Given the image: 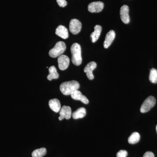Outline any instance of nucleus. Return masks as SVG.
<instances>
[{
	"instance_id": "nucleus-13",
	"label": "nucleus",
	"mask_w": 157,
	"mask_h": 157,
	"mask_svg": "<svg viewBox=\"0 0 157 157\" xmlns=\"http://www.w3.org/2000/svg\"><path fill=\"white\" fill-rule=\"evenodd\" d=\"M56 34L63 39H67L69 37V33L67 29L64 26L59 25L56 30Z\"/></svg>"
},
{
	"instance_id": "nucleus-2",
	"label": "nucleus",
	"mask_w": 157,
	"mask_h": 157,
	"mask_svg": "<svg viewBox=\"0 0 157 157\" xmlns=\"http://www.w3.org/2000/svg\"><path fill=\"white\" fill-rule=\"evenodd\" d=\"M71 52L72 55V62L73 64L76 66L81 65L82 62V58L80 45L77 43L73 44L71 46Z\"/></svg>"
},
{
	"instance_id": "nucleus-6",
	"label": "nucleus",
	"mask_w": 157,
	"mask_h": 157,
	"mask_svg": "<svg viewBox=\"0 0 157 157\" xmlns=\"http://www.w3.org/2000/svg\"><path fill=\"white\" fill-rule=\"evenodd\" d=\"M58 63L59 69L61 70H64L67 69L70 65V60L69 58L64 55H61L59 56Z\"/></svg>"
},
{
	"instance_id": "nucleus-4",
	"label": "nucleus",
	"mask_w": 157,
	"mask_h": 157,
	"mask_svg": "<svg viewBox=\"0 0 157 157\" xmlns=\"http://www.w3.org/2000/svg\"><path fill=\"white\" fill-rule=\"evenodd\" d=\"M156 104V99L153 96H149L144 101L140 107V111L142 113H145L149 111Z\"/></svg>"
},
{
	"instance_id": "nucleus-24",
	"label": "nucleus",
	"mask_w": 157,
	"mask_h": 157,
	"mask_svg": "<svg viewBox=\"0 0 157 157\" xmlns=\"http://www.w3.org/2000/svg\"><path fill=\"white\" fill-rule=\"evenodd\" d=\"M156 132H157V126H156Z\"/></svg>"
},
{
	"instance_id": "nucleus-9",
	"label": "nucleus",
	"mask_w": 157,
	"mask_h": 157,
	"mask_svg": "<svg viewBox=\"0 0 157 157\" xmlns=\"http://www.w3.org/2000/svg\"><path fill=\"white\" fill-rule=\"evenodd\" d=\"M97 67V63L95 62H91L87 64L84 69V72L86 73L88 78L90 80H92L94 78L93 74V70H95Z\"/></svg>"
},
{
	"instance_id": "nucleus-5",
	"label": "nucleus",
	"mask_w": 157,
	"mask_h": 157,
	"mask_svg": "<svg viewBox=\"0 0 157 157\" xmlns=\"http://www.w3.org/2000/svg\"><path fill=\"white\" fill-rule=\"evenodd\" d=\"M81 23L78 19H73L70 21L69 29L70 32L74 35L78 34L81 31Z\"/></svg>"
},
{
	"instance_id": "nucleus-23",
	"label": "nucleus",
	"mask_w": 157,
	"mask_h": 157,
	"mask_svg": "<svg viewBox=\"0 0 157 157\" xmlns=\"http://www.w3.org/2000/svg\"><path fill=\"white\" fill-rule=\"evenodd\" d=\"M143 157H155V155L152 152L147 151L144 155Z\"/></svg>"
},
{
	"instance_id": "nucleus-3",
	"label": "nucleus",
	"mask_w": 157,
	"mask_h": 157,
	"mask_svg": "<svg viewBox=\"0 0 157 157\" xmlns=\"http://www.w3.org/2000/svg\"><path fill=\"white\" fill-rule=\"evenodd\" d=\"M66 49V45L64 42L60 41L57 42L54 47L49 52V55L52 58L59 56L64 52Z\"/></svg>"
},
{
	"instance_id": "nucleus-20",
	"label": "nucleus",
	"mask_w": 157,
	"mask_h": 157,
	"mask_svg": "<svg viewBox=\"0 0 157 157\" xmlns=\"http://www.w3.org/2000/svg\"><path fill=\"white\" fill-rule=\"evenodd\" d=\"M149 80L152 83H157V70L155 68H152L150 70Z\"/></svg>"
},
{
	"instance_id": "nucleus-8",
	"label": "nucleus",
	"mask_w": 157,
	"mask_h": 157,
	"mask_svg": "<svg viewBox=\"0 0 157 157\" xmlns=\"http://www.w3.org/2000/svg\"><path fill=\"white\" fill-rule=\"evenodd\" d=\"M60 117H59V121H62L64 119H70L72 116V110L69 106H63L61 108L59 111Z\"/></svg>"
},
{
	"instance_id": "nucleus-21",
	"label": "nucleus",
	"mask_w": 157,
	"mask_h": 157,
	"mask_svg": "<svg viewBox=\"0 0 157 157\" xmlns=\"http://www.w3.org/2000/svg\"><path fill=\"white\" fill-rule=\"evenodd\" d=\"M128 155V152L126 150H120L118 152L117 154V157H127Z\"/></svg>"
},
{
	"instance_id": "nucleus-15",
	"label": "nucleus",
	"mask_w": 157,
	"mask_h": 157,
	"mask_svg": "<svg viewBox=\"0 0 157 157\" xmlns=\"http://www.w3.org/2000/svg\"><path fill=\"white\" fill-rule=\"evenodd\" d=\"M102 27L100 25H96L94 27V31L90 35L92 42L94 43L97 42L101 36Z\"/></svg>"
},
{
	"instance_id": "nucleus-12",
	"label": "nucleus",
	"mask_w": 157,
	"mask_h": 157,
	"mask_svg": "<svg viewBox=\"0 0 157 157\" xmlns=\"http://www.w3.org/2000/svg\"><path fill=\"white\" fill-rule=\"evenodd\" d=\"M115 38V33L113 30H110L107 34L104 43V48H108L111 45Z\"/></svg>"
},
{
	"instance_id": "nucleus-14",
	"label": "nucleus",
	"mask_w": 157,
	"mask_h": 157,
	"mask_svg": "<svg viewBox=\"0 0 157 157\" xmlns=\"http://www.w3.org/2000/svg\"><path fill=\"white\" fill-rule=\"evenodd\" d=\"M48 105L50 109L55 112H59L61 108L59 101L56 98L50 100L48 102Z\"/></svg>"
},
{
	"instance_id": "nucleus-10",
	"label": "nucleus",
	"mask_w": 157,
	"mask_h": 157,
	"mask_svg": "<svg viewBox=\"0 0 157 157\" xmlns=\"http://www.w3.org/2000/svg\"><path fill=\"white\" fill-rule=\"evenodd\" d=\"M129 9L128 6L124 5L122 6L120 10L121 19L124 24H127L130 22V17L129 15Z\"/></svg>"
},
{
	"instance_id": "nucleus-19",
	"label": "nucleus",
	"mask_w": 157,
	"mask_h": 157,
	"mask_svg": "<svg viewBox=\"0 0 157 157\" xmlns=\"http://www.w3.org/2000/svg\"><path fill=\"white\" fill-rule=\"evenodd\" d=\"M46 154V149L45 147L37 149L32 153L33 157H43Z\"/></svg>"
},
{
	"instance_id": "nucleus-16",
	"label": "nucleus",
	"mask_w": 157,
	"mask_h": 157,
	"mask_svg": "<svg viewBox=\"0 0 157 157\" xmlns=\"http://www.w3.org/2000/svg\"><path fill=\"white\" fill-rule=\"evenodd\" d=\"M86 109L84 107L78 108L72 114V117L74 119L82 118L86 115Z\"/></svg>"
},
{
	"instance_id": "nucleus-1",
	"label": "nucleus",
	"mask_w": 157,
	"mask_h": 157,
	"mask_svg": "<svg viewBox=\"0 0 157 157\" xmlns=\"http://www.w3.org/2000/svg\"><path fill=\"white\" fill-rule=\"evenodd\" d=\"M80 85L76 80L65 82L60 86V90L65 95H70L79 88Z\"/></svg>"
},
{
	"instance_id": "nucleus-17",
	"label": "nucleus",
	"mask_w": 157,
	"mask_h": 157,
	"mask_svg": "<svg viewBox=\"0 0 157 157\" xmlns=\"http://www.w3.org/2000/svg\"><path fill=\"white\" fill-rule=\"evenodd\" d=\"M49 74L47 76L48 80H51L53 79H57L59 78V75L58 73L56 68L54 66H51L48 69Z\"/></svg>"
},
{
	"instance_id": "nucleus-22",
	"label": "nucleus",
	"mask_w": 157,
	"mask_h": 157,
	"mask_svg": "<svg viewBox=\"0 0 157 157\" xmlns=\"http://www.w3.org/2000/svg\"><path fill=\"white\" fill-rule=\"evenodd\" d=\"M56 2L59 6L62 8L66 7L67 4L66 0H56Z\"/></svg>"
},
{
	"instance_id": "nucleus-18",
	"label": "nucleus",
	"mask_w": 157,
	"mask_h": 157,
	"mask_svg": "<svg viewBox=\"0 0 157 157\" xmlns=\"http://www.w3.org/2000/svg\"><path fill=\"white\" fill-rule=\"evenodd\" d=\"M140 139V135L138 132H135L130 135L128 139L129 143L131 144H135L139 142Z\"/></svg>"
},
{
	"instance_id": "nucleus-11",
	"label": "nucleus",
	"mask_w": 157,
	"mask_h": 157,
	"mask_svg": "<svg viewBox=\"0 0 157 157\" xmlns=\"http://www.w3.org/2000/svg\"><path fill=\"white\" fill-rule=\"evenodd\" d=\"M70 95H71V98H73V100L81 101L82 103L85 104H89V100H88L86 97L83 95L82 94L81 92L79 91L78 90H76L73 92Z\"/></svg>"
},
{
	"instance_id": "nucleus-7",
	"label": "nucleus",
	"mask_w": 157,
	"mask_h": 157,
	"mask_svg": "<svg viewBox=\"0 0 157 157\" xmlns=\"http://www.w3.org/2000/svg\"><path fill=\"white\" fill-rule=\"evenodd\" d=\"M104 4L102 2H93L90 3L88 7V9L91 13H98L103 10Z\"/></svg>"
}]
</instances>
